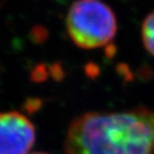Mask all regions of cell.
I'll list each match as a JSON object with an SVG mask.
<instances>
[{
    "mask_svg": "<svg viewBox=\"0 0 154 154\" xmlns=\"http://www.w3.org/2000/svg\"><path fill=\"white\" fill-rule=\"evenodd\" d=\"M66 154H154V109L86 112L73 119Z\"/></svg>",
    "mask_w": 154,
    "mask_h": 154,
    "instance_id": "obj_1",
    "label": "cell"
},
{
    "mask_svg": "<svg viewBox=\"0 0 154 154\" xmlns=\"http://www.w3.org/2000/svg\"><path fill=\"white\" fill-rule=\"evenodd\" d=\"M65 22L70 39L82 49H96L108 45L117 32L115 13L101 0L73 2Z\"/></svg>",
    "mask_w": 154,
    "mask_h": 154,
    "instance_id": "obj_2",
    "label": "cell"
},
{
    "mask_svg": "<svg viewBox=\"0 0 154 154\" xmlns=\"http://www.w3.org/2000/svg\"><path fill=\"white\" fill-rule=\"evenodd\" d=\"M33 123L19 111L0 112V154H28L35 143Z\"/></svg>",
    "mask_w": 154,
    "mask_h": 154,
    "instance_id": "obj_3",
    "label": "cell"
},
{
    "mask_svg": "<svg viewBox=\"0 0 154 154\" xmlns=\"http://www.w3.org/2000/svg\"><path fill=\"white\" fill-rule=\"evenodd\" d=\"M141 38L145 49L154 56V11L149 13L143 20Z\"/></svg>",
    "mask_w": 154,
    "mask_h": 154,
    "instance_id": "obj_4",
    "label": "cell"
},
{
    "mask_svg": "<svg viewBox=\"0 0 154 154\" xmlns=\"http://www.w3.org/2000/svg\"><path fill=\"white\" fill-rule=\"evenodd\" d=\"M31 154H47V153H44V152H35V153H31Z\"/></svg>",
    "mask_w": 154,
    "mask_h": 154,
    "instance_id": "obj_5",
    "label": "cell"
}]
</instances>
